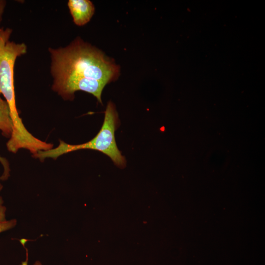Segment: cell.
<instances>
[{
    "label": "cell",
    "mask_w": 265,
    "mask_h": 265,
    "mask_svg": "<svg viewBox=\"0 0 265 265\" xmlns=\"http://www.w3.org/2000/svg\"><path fill=\"white\" fill-rule=\"evenodd\" d=\"M49 51L52 88L65 100H73L75 93L80 90L102 104L104 87L120 75V67L113 58L80 37L65 47L50 48Z\"/></svg>",
    "instance_id": "1"
},
{
    "label": "cell",
    "mask_w": 265,
    "mask_h": 265,
    "mask_svg": "<svg viewBox=\"0 0 265 265\" xmlns=\"http://www.w3.org/2000/svg\"><path fill=\"white\" fill-rule=\"evenodd\" d=\"M12 29L0 28V94H2L9 107L13 131L8 140L15 147L30 145L34 136L26 128L20 117L16 105L14 68L16 59L26 53L25 44L10 40Z\"/></svg>",
    "instance_id": "2"
},
{
    "label": "cell",
    "mask_w": 265,
    "mask_h": 265,
    "mask_svg": "<svg viewBox=\"0 0 265 265\" xmlns=\"http://www.w3.org/2000/svg\"><path fill=\"white\" fill-rule=\"evenodd\" d=\"M118 114L115 105L109 101L107 105L104 121L97 134L90 141L80 144L72 145L59 140L58 146L46 151H40L33 157L41 161L47 158L56 159L63 154L82 149H91L100 151L109 157L114 163L124 167L126 159L118 149L115 139V131L118 124Z\"/></svg>",
    "instance_id": "3"
},
{
    "label": "cell",
    "mask_w": 265,
    "mask_h": 265,
    "mask_svg": "<svg viewBox=\"0 0 265 265\" xmlns=\"http://www.w3.org/2000/svg\"><path fill=\"white\" fill-rule=\"evenodd\" d=\"M68 7L74 23L78 26L88 23L95 12V6L89 0H69Z\"/></svg>",
    "instance_id": "4"
},
{
    "label": "cell",
    "mask_w": 265,
    "mask_h": 265,
    "mask_svg": "<svg viewBox=\"0 0 265 265\" xmlns=\"http://www.w3.org/2000/svg\"><path fill=\"white\" fill-rule=\"evenodd\" d=\"M0 130L2 135L10 138L13 131V124L9 106L5 100L0 97Z\"/></svg>",
    "instance_id": "5"
},
{
    "label": "cell",
    "mask_w": 265,
    "mask_h": 265,
    "mask_svg": "<svg viewBox=\"0 0 265 265\" xmlns=\"http://www.w3.org/2000/svg\"><path fill=\"white\" fill-rule=\"evenodd\" d=\"M0 162L3 167V172L0 177V180L5 181L8 179L10 176V167L8 160L4 158L0 155Z\"/></svg>",
    "instance_id": "6"
},
{
    "label": "cell",
    "mask_w": 265,
    "mask_h": 265,
    "mask_svg": "<svg viewBox=\"0 0 265 265\" xmlns=\"http://www.w3.org/2000/svg\"><path fill=\"white\" fill-rule=\"evenodd\" d=\"M17 224L16 219L6 220L0 223V233L11 229L14 227Z\"/></svg>",
    "instance_id": "7"
},
{
    "label": "cell",
    "mask_w": 265,
    "mask_h": 265,
    "mask_svg": "<svg viewBox=\"0 0 265 265\" xmlns=\"http://www.w3.org/2000/svg\"><path fill=\"white\" fill-rule=\"evenodd\" d=\"M3 187L2 185L0 183V192ZM3 201L1 196H0V223L6 220V207L3 206Z\"/></svg>",
    "instance_id": "8"
},
{
    "label": "cell",
    "mask_w": 265,
    "mask_h": 265,
    "mask_svg": "<svg viewBox=\"0 0 265 265\" xmlns=\"http://www.w3.org/2000/svg\"><path fill=\"white\" fill-rule=\"evenodd\" d=\"M6 1L4 0H0V23L2 21V15L6 7Z\"/></svg>",
    "instance_id": "9"
},
{
    "label": "cell",
    "mask_w": 265,
    "mask_h": 265,
    "mask_svg": "<svg viewBox=\"0 0 265 265\" xmlns=\"http://www.w3.org/2000/svg\"><path fill=\"white\" fill-rule=\"evenodd\" d=\"M33 265H42L41 263L39 261H36Z\"/></svg>",
    "instance_id": "10"
}]
</instances>
